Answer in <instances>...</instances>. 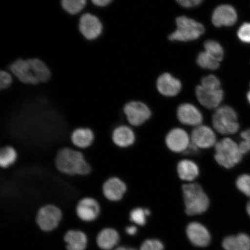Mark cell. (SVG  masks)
I'll use <instances>...</instances> for the list:
<instances>
[{"label": "cell", "instance_id": "9", "mask_svg": "<svg viewBox=\"0 0 250 250\" xmlns=\"http://www.w3.org/2000/svg\"><path fill=\"white\" fill-rule=\"evenodd\" d=\"M124 112L130 125L139 126L145 123L151 116V112L145 103L132 101L125 105Z\"/></svg>", "mask_w": 250, "mask_h": 250}, {"label": "cell", "instance_id": "20", "mask_svg": "<svg viewBox=\"0 0 250 250\" xmlns=\"http://www.w3.org/2000/svg\"><path fill=\"white\" fill-rule=\"evenodd\" d=\"M112 139L119 147L126 148L135 142V134L129 126L121 125L115 128L112 132Z\"/></svg>", "mask_w": 250, "mask_h": 250}, {"label": "cell", "instance_id": "6", "mask_svg": "<svg viewBox=\"0 0 250 250\" xmlns=\"http://www.w3.org/2000/svg\"><path fill=\"white\" fill-rule=\"evenodd\" d=\"M78 29L87 42L98 40L104 32V24L98 15L85 11L78 18Z\"/></svg>", "mask_w": 250, "mask_h": 250}, {"label": "cell", "instance_id": "12", "mask_svg": "<svg viewBox=\"0 0 250 250\" xmlns=\"http://www.w3.org/2000/svg\"><path fill=\"white\" fill-rule=\"evenodd\" d=\"M216 136L210 127L200 125L192 131L191 143L198 148H210L216 145Z\"/></svg>", "mask_w": 250, "mask_h": 250}, {"label": "cell", "instance_id": "26", "mask_svg": "<svg viewBox=\"0 0 250 250\" xmlns=\"http://www.w3.org/2000/svg\"><path fill=\"white\" fill-rule=\"evenodd\" d=\"M60 4L65 13L77 17L85 11L89 4L88 0H60Z\"/></svg>", "mask_w": 250, "mask_h": 250}, {"label": "cell", "instance_id": "2", "mask_svg": "<svg viewBox=\"0 0 250 250\" xmlns=\"http://www.w3.org/2000/svg\"><path fill=\"white\" fill-rule=\"evenodd\" d=\"M182 189L186 212L188 215H199L208 210L210 201L199 184H185L183 186Z\"/></svg>", "mask_w": 250, "mask_h": 250}, {"label": "cell", "instance_id": "34", "mask_svg": "<svg viewBox=\"0 0 250 250\" xmlns=\"http://www.w3.org/2000/svg\"><path fill=\"white\" fill-rule=\"evenodd\" d=\"M140 250H164V245L161 240L150 239L142 243Z\"/></svg>", "mask_w": 250, "mask_h": 250}, {"label": "cell", "instance_id": "4", "mask_svg": "<svg viewBox=\"0 0 250 250\" xmlns=\"http://www.w3.org/2000/svg\"><path fill=\"white\" fill-rule=\"evenodd\" d=\"M176 25L177 29L168 36L171 42H190L199 39L205 33L202 23L184 16L176 19Z\"/></svg>", "mask_w": 250, "mask_h": 250}, {"label": "cell", "instance_id": "8", "mask_svg": "<svg viewBox=\"0 0 250 250\" xmlns=\"http://www.w3.org/2000/svg\"><path fill=\"white\" fill-rule=\"evenodd\" d=\"M62 218V211L54 205L43 206L37 213L36 222L40 229L50 232L56 229L60 224Z\"/></svg>", "mask_w": 250, "mask_h": 250}, {"label": "cell", "instance_id": "36", "mask_svg": "<svg viewBox=\"0 0 250 250\" xmlns=\"http://www.w3.org/2000/svg\"><path fill=\"white\" fill-rule=\"evenodd\" d=\"M237 37L242 42L250 43V23H245L239 27Z\"/></svg>", "mask_w": 250, "mask_h": 250}, {"label": "cell", "instance_id": "39", "mask_svg": "<svg viewBox=\"0 0 250 250\" xmlns=\"http://www.w3.org/2000/svg\"><path fill=\"white\" fill-rule=\"evenodd\" d=\"M126 232L129 236H134L137 232V228L135 226H129L126 228Z\"/></svg>", "mask_w": 250, "mask_h": 250}, {"label": "cell", "instance_id": "40", "mask_svg": "<svg viewBox=\"0 0 250 250\" xmlns=\"http://www.w3.org/2000/svg\"><path fill=\"white\" fill-rule=\"evenodd\" d=\"M114 250H137L135 248H129V247L120 246V247H118V248L115 249Z\"/></svg>", "mask_w": 250, "mask_h": 250}, {"label": "cell", "instance_id": "21", "mask_svg": "<svg viewBox=\"0 0 250 250\" xmlns=\"http://www.w3.org/2000/svg\"><path fill=\"white\" fill-rule=\"evenodd\" d=\"M120 236L117 231L112 228H105L97 236V245L103 250H111L118 245Z\"/></svg>", "mask_w": 250, "mask_h": 250}, {"label": "cell", "instance_id": "22", "mask_svg": "<svg viewBox=\"0 0 250 250\" xmlns=\"http://www.w3.org/2000/svg\"><path fill=\"white\" fill-rule=\"evenodd\" d=\"M29 61L34 76L40 84H45L51 81L52 74L46 62L38 58L27 59Z\"/></svg>", "mask_w": 250, "mask_h": 250}, {"label": "cell", "instance_id": "31", "mask_svg": "<svg viewBox=\"0 0 250 250\" xmlns=\"http://www.w3.org/2000/svg\"><path fill=\"white\" fill-rule=\"evenodd\" d=\"M237 188L244 195L250 198V175H240L236 181Z\"/></svg>", "mask_w": 250, "mask_h": 250}, {"label": "cell", "instance_id": "1", "mask_svg": "<svg viewBox=\"0 0 250 250\" xmlns=\"http://www.w3.org/2000/svg\"><path fill=\"white\" fill-rule=\"evenodd\" d=\"M55 165L62 173L70 176H86L91 167L81 152L70 148L61 149L56 155Z\"/></svg>", "mask_w": 250, "mask_h": 250}, {"label": "cell", "instance_id": "41", "mask_svg": "<svg viewBox=\"0 0 250 250\" xmlns=\"http://www.w3.org/2000/svg\"><path fill=\"white\" fill-rule=\"evenodd\" d=\"M246 212H247V213H248L249 217L250 218V200L248 202V203H247V205H246Z\"/></svg>", "mask_w": 250, "mask_h": 250}, {"label": "cell", "instance_id": "37", "mask_svg": "<svg viewBox=\"0 0 250 250\" xmlns=\"http://www.w3.org/2000/svg\"><path fill=\"white\" fill-rule=\"evenodd\" d=\"M179 4L185 8H192L201 4L203 0H176Z\"/></svg>", "mask_w": 250, "mask_h": 250}, {"label": "cell", "instance_id": "29", "mask_svg": "<svg viewBox=\"0 0 250 250\" xmlns=\"http://www.w3.org/2000/svg\"><path fill=\"white\" fill-rule=\"evenodd\" d=\"M205 51L219 62L223 61L224 50L223 47L217 42L208 40L204 43Z\"/></svg>", "mask_w": 250, "mask_h": 250}, {"label": "cell", "instance_id": "27", "mask_svg": "<svg viewBox=\"0 0 250 250\" xmlns=\"http://www.w3.org/2000/svg\"><path fill=\"white\" fill-rule=\"evenodd\" d=\"M18 158L17 152L11 146H5L0 151V166L7 168L14 164Z\"/></svg>", "mask_w": 250, "mask_h": 250}, {"label": "cell", "instance_id": "38", "mask_svg": "<svg viewBox=\"0 0 250 250\" xmlns=\"http://www.w3.org/2000/svg\"><path fill=\"white\" fill-rule=\"evenodd\" d=\"M114 0H90L92 5L98 8H105L110 6Z\"/></svg>", "mask_w": 250, "mask_h": 250}, {"label": "cell", "instance_id": "10", "mask_svg": "<svg viewBox=\"0 0 250 250\" xmlns=\"http://www.w3.org/2000/svg\"><path fill=\"white\" fill-rule=\"evenodd\" d=\"M186 234L190 243L198 248H206L210 245L211 236L208 228L198 222L188 225Z\"/></svg>", "mask_w": 250, "mask_h": 250}, {"label": "cell", "instance_id": "24", "mask_svg": "<svg viewBox=\"0 0 250 250\" xmlns=\"http://www.w3.org/2000/svg\"><path fill=\"white\" fill-rule=\"evenodd\" d=\"M64 242L67 250H85L87 239L85 233L80 230H70L65 234Z\"/></svg>", "mask_w": 250, "mask_h": 250}, {"label": "cell", "instance_id": "42", "mask_svg": "<svg viewBox=\"0 0 250 250\" xmlns=\"http://www.w3.org/2000/svg\"><path fill=\"white\" fill-rule=\"evenodd\" d=\"M247 99H248V102L250 104V91L247 94Z\"/></svg>", "mask_w": 250, "mask_h": 250}, {"label": "cell", "instance_id": "7", "mask_svg": "<svg viewBox=\"0 0 250 250\" xmlns=\"http://www.w3.org/2000/svg\"><path fill=\"white\" fill-rule=\"evenodd\" d=\"M5 70L10 72L15 79L23 85L30 86L40 85L39 81L34 76L32 68L27 59H16Z\"/></svg>", "mask_w": 250, "mask_h": 250}, {"label": "cell", "instance_id": "14", "mask_svg": "<svg viewBox=\"0 0 250 250\" xmlns=\"http://www.w3.org/2000/svg\"><path fill=\"white\" fill-rule=\"evenodd\" d=\"M237 20V12L232 6L221 5L214 9L212 23L215 27L232 26Z\"/></svg>", "mask_w": 250, "mask_h": 250}, {"label": "cell", "instance_id": "13", "mask_svg": "<svg viewBox=\"0 0 250 250\" xmlns=\"http://www.w3.org/2000/svg\"><path fill=\"white\" fill-rule=\"evenodd\" d=\"M190 143L188 134L180 128L171 130L166 137V144L168 148L174 152H186Z\"/></svg>", "mask_w": 250, "mask_h": 250}, {"label": "cell", "instance_id": "33", "mask_svg": "<svg viewBox=\"0 0 250 250\" xmlns=\"http://www.w3.org/2000/svg\"><path fill=\"white\" fill-rule=\"evenodd\" d=\"M240 137L242 141L239 145L240 151L243 155L248 154L250 152V129L243 131Z\"/></svg>", "mask_w": 250, "mask_h": 250}, {"label": "cell", "instance_id": "3", "mask_svg": "<svg viewBox=\"0 0 250 250\" xmlns=\"http://www.w3.org/2000/svg\"><path fill=\"white\" fill-rule=\"evenodd\" d=\"M214 158L217 163L226 168H232L241 162L243 154L239 145L229 138L220 141L215 146Z\"/></svg>", "mask_w": 250, "mask_h": 250}, {"label": "cell", "instance_id": "16", "mask_svg": "<svg viewBox=\"0 0 250 250\" xmlns=\"http://www.w3.org/2000/svg\"><path fill=\"white\" fill-rule=\"evenodd\" d=\"M101 212V207L96 199L89 198H83L78 202L76 213L81 220L92 222L98 217Z\"/></svg>", "mask_w": 250, "mask_h": 250}, {"label": "cell", "instance_id": "23", "mask_svg": "<svg viewBox=\"0 0 250 250\" xmlns=\"http://www.w3.org/2000/svg\"><path fill=\"white\" fill-rule=\"evenodd\" d=\"M95 135L89 128L80 127L75 129L71 133V140L78 148H88L93 143Z\"/></svg>", "mask_w": 250, "mask_h": 250}, {"label": "cell", "instance_id": "32", "mask_svg": "<svg viewBox=\"0 0 250 250\" xmlns=\"http://www.w3.org/2000/svg\"><path fill=\"white\" fill-rule=\"evenodd\" d=\"M14 77L7 70L0 71V89L7 90L14 85Z\"/></svg>", "mask_w": 250, "mask_h": 250}, {"label": "cell", "instance_id": "25", "mask_svg": "<svg viewBox=\"0 0 250 250\" xmlns=\"http://www.w3.org/2000/svg\"><path fill=\"white\" fill-rule=\"evenodd\" d=\"M177 173L181 180L192 181L198 177L199 169L195 162L184 159L178 164Z\"/></svg>", "mask_w": 250, "mask_h": 250}, {"label": "cell", "instance_id": "11", "mask_svg": "<svg viewBox=\"0 0 250 250\" xmlns=\"http://www.w3.org/2000/svg\"><path fill=\"white\" fill-rule=\"evenodd\" d=\"M195 92L197 99L206 108H218L223 101L224 92L221 89H208L199 85L196 87Z\"/></svg>", "mask_w": 250, "mask_h": 250}, {"label": "cell", "instance_id": "5", "mask_svg": "<svg viewBox=\"0 0 250 250\" xmlns=\"http://www.w3.org/2000/svg\"><path fill=\"white\" fill-rule=\"evenodd\" d=\"M212 123L214 129L222 134H235L240 128L236 112L228 105L217 108L212 115Z\"/></svg>", "mask_w": 250, "mask_h": 250}, {"label": "cell", "instance_id": "28", "mask_svg": "<svg viewBox=\"0 0 250 250\" xmlns=\"http://www.w3.org/2000/svg\"><path fill=\"white\" fill-rule=\"evenodd\" d=\"M196 62L199 66L204 69L215 70L220 66V62L206 51L200 53Z\"/></svg>", "mask_w": 250, "mask_h": 250}, {"label": "cell", "instance_id": "35", "mask_svg": "<svg viewBox=\"0 0 250 250\" xmlns=\"http://www.w3.org/2000/svg\"><path fill=\"white\" fill-rule=\"evenodd\" d=\"M201 85L208 89H221L220 81L213 75H210V76L203 78L201 81Z\"/></svg>", "mask_w": 250, "mask_h": 250}, {"label": "cell", "instance_id": "17", "mask_svg": "<svg viewBox=\"0 0 250 250\" xmlns=\"http://www.w3.org/2000/svg\"><path fill=\"white\" fill-rule=\"evenodd\" d=\"M103 193L105 198L111 202H118L123 199L127 187L123 180L116 177L109 178L103 184Z\"/></svg>", "mask_w": 250, "mask_h": 250}, {"label": "cell", "instance_id": "15", "mask_svg": "<svg viewBox=\"0 0 250 250\" xmlns=\"http://www.w3.org/2000/svg\"><path fill=\"white\" fill-rule=\"evenodd\" d=\"M177 115L180 123L188 126H200L203 120L201 111L189 103L181 104L177 108Z\"/></svg>", "mask_w": 250, "mask_h": 250}, {"label": "cell", "instance_id": "18", "mask_svg": "<svg viewBox=\"0 0 250 250\" xmlns=\"http://www.w3.org/2000/svg\"><path fill=\"white\" fill-rule=\"evenodd\" d=\"M156 86L159 92L167 97L176 96L181 89L180 81L168 73L162 74L158 78Z\"/></svg>", "mask_w": 250, "mask_h": 250}, {"label": "cell", "instance_id": "30", "mask_svg": "<svg viewBox=\"0 0 250 250\" xmlns=\"http://www.w3.org/2000/svg\"><path fill=\"white\" fill-rule=\"evenodd\" d=\"M151 212L148 209L142 208H136L131 211L130 213V219L131 221L135 223L137 226H145L146 222V217L149 216Z\"/></svg>", "mask_w": 250, "mask_h": 250}, {"label": "cell", "instance_id": "19", "mask_svg": "<svg viewBox=\"0 0 250 250\" xmlns=\"http://www.w3.org/2000/svg\"><path fill=\"white\" fill-rule=\"evenodd\" d=\"M222 246L225 250H250V236L245 232L228 236Z\"/></svg>", "mask_w": 250, "mask_h": 250}]
</instances>
